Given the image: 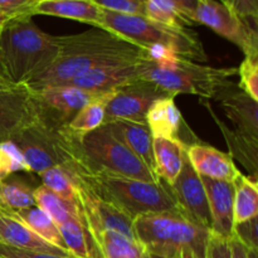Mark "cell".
I'll use <instances>...</instances> for the list:
<instances>
[{
  "label": "cell",
  "mask_w": 258,
  "mask_h": 258,
  "mask_svg": "<svg viewBox=\"0 0 258 258\" xmlns=\"http://www.w3.org/2000/svg\"><path fill=\"white\" fill-rule=\"evenodd\" d=\"M113 92L115 91L102 93V95L97 96L95 100L88 102L63 130L73 138L81 139L82 136L90 134L91 131L101 127L105 122L106 107H107V103L112 97Z\"/></svg>",
  "instance_id": "24"
},
{
  "label": "cell",
  "mask_w": 258,
  "mask_h": 258,
  "mask_svg": "<svg viewBox=\"0 0 258 258\" xmlns=\"http://www.w3.org/2000/svg\"><path fill=\"white\" fill-rule=\"evenodd\" d=\"M19 148L30 173L43 171L75 161L73 144L64 130H53L39 121L27 126L12 139Z\"/></svg>",
  "instance_id": "8"
},
{
  "label": "cell",
  "mask_w": 258,
  "mask_h": 258,
  "mask_svg": "<svg viewBox=\"0 0 258 258\" xmlns=\"http://www.w3.org/2000/svg\"><path fill=\"white\" fill-rule=\"evenodd\" d=\"M238 86L252 100L258 101V57H246L239 64Z\"/></svg>",
  "instance_id": "33"
},
{
  "label": "cell",
  "mask_w": 258,
  "mask_h": 258,
  "mask_svg": "<svg viewBox=\"0 0 258 258\" xmlns=\"http://www.w3.org/2000/svg\"><path fill=\"white\" fill-rule=\"evenodd\" d=\"M194 24H203L236 44L244 57H258L257 22L242 19L218 0H199Z\"/></svg>",
  "instance_id": "9"
},
{
  "label": "cell",
  "mask_w": 258,
  "mask_h": 258,
  "mask_svg": "<svg viewBox=\"0 0 258 258\" xmlns=\"http://www.w3.org/2000/svg\"><path fill=\"white\" fill-rule=\"evenodd\" d=\"M0 257L2 258H75V257L58 256V254L47 253V252H35V251H27V249H19V248H15V247H10L3 243H0Z\"/></svg>",
  "instance_id": "39"
},
{
  "label": "cell",
  "mask_w": 258,
  "mask_h": 258,
  "mask_svg": "<svg viewBox=\"0 0 258 258\" xmlns=\"http://www.w3.org/2000/svg\"><path fill=\"white\" fill-rule=\"evenodd\" d=\"M57 58L47 71L27 85L30 91L67 85L78 75L97 66L144 59V49L102 28L57 35Z\"/></svg>",
  "instance_id": "1"
},
{
  "label": "cell",
  "mask_w": 258,
  "mask_h": 258,
  "mask_svg": "<svg viewBox=\"0 0 258 258\" xmlns=\"http://www.w3.org/2000/svg\"><path fill=\"white\" fill-rule=\"evenodd\" d=\"M37 0H0V14L7 19L34 15Z\"/></svg>",
  "instance_id": "35"
},
{
  "label": "cell",
  "mask_w": 258,
  "mask_h": 258,
  "mask_svg": "<svg viewBox=\"0 0 258 258\" xmlns=\"http://www.w3.org/2000/svg\"><path fill=\"white\" fill-rule=\"evenodd\" d=\"M135 238L149 253L164 258L194 254L207 258L209 231L180 208L144 214L134 219Z\"/></svg>",
  "instance_id": "3"
},
{
  "label": "cell",
  "mask_w": 258,
  "mask_h": 258,
  "mask_svg": "<svg viewBox=\"0 0 258 258\" xmlns=\"http://www.w3.org/2000/svg\"><path fill=\"white\" fill-rule=\"evenodd\" d=\"M71 138L75 154V161L71 165L80 173L102 171L151 183L159 181L155 174L130 149L120 143L105 125L81 139Z\"/></svg>",
  "instance_id": "4"
},
{
  "label": "cell",
  "mask_w": 258,
  "mask_h": 258,
  "mask_svg": "<svg viewBox=\"0 0 258 258\" xmlns=\"http://www.w3.org/2000/svg\"><path fill=\"white\" fill-rule=\"evenodd\" d=\"M257 217L249 221L234 226L233 237L238 239L248 251L258 253V236H257Z\"/></svg>",
  "instance_id": "36"
},
{
  "label": "cell",
  "mask_w": 258,
  "mask_h": 258,
  "mask_svg": "<svg viewBox=\"0 0 258 258\" xmlns=\"http://www.w3.org/2000/svg\"><path fill=\"white\" fill-rule=\"evenodd\" d=\"M33 196H34L35 206L42 209V211H44L53 219V222L57 226H60L62 223H64L71 217H78V218L85 221L81 209H78L77 207L68 203V202L63 201L54 191L48 189L43 184L35 186Z\"/></svg>",
  "instance_id": "30"
},
{
  "label": "cell",
  "mask_w": 258,
  "mask_h": 258,
  "mask_svg": "<svg viewBox=\"0 0 258 258\" xmlns=\"http://www.w3.org/2000/svg\"><path fill=\"white\" fill-rule=\"evenodd\" d=\"M174 98L175 96L173 95L161 97L156 100L149 108L145 122L153 139H179L178 135L184 121Z\"/></svg>",
  "instance_id": "22"
},
{
  "label": "cell",
  "mask_w": 258,
  "mask_h": 258,
  "mask_svg": "<svg viewBox=\"0 0 258 258\" xmlns=\"http://www.w3.org/2000/svg\"><path fill=\"white\" fill-rule=\"evenodd\" d=\"M101 258H143L145 249L136 241L115 231H102L95 238Z\"/></svg>",
  "instance_id": "27"
},
{
  "label": "cell",
  "mask_w": 258,
  "mask_h": 258,
  "mask_svg": "<svg viewBox=\"0 0 258 258\" xmlns=\"http://www.w3.org/2000/svg\"><path fill=\"white\" fill-rule=\"evenodd\" d=\"M211 213V232L222 238L233 237V181L203 178Z\"/></svg>",
  "instance_id": "16"
},
{
  "label": "cell",
  "mask_w": 258,
  "mask_h": 258,
  "mask_svg": "<svg viewBox=\"0 0 258 258\" xmlns=\"http://www.w3.org/2000/svg\"><path fill=\"white\" fill-rule=\"evenodd\" d=\"M80 174L93 193L131 219L178 208L168 185L160 180L151 183L102 171Z\"/></svg>",
  "instance_id": "5"
},
{
  "label": "cell",
  "mask_w": 258,
  "mask_h": 258,
  "mask_svg": "<svg viewBox=\"0 0 258 258\" xmlns=\"http://www.w3.org/2000/svg\"><path fill=\"white\" fill-rule=\"evenodd\" d=\"M0 258H2V257H0Z\"/></svg>",
  "instance_id": "46"
},
{
  "label": "cell",
  "mask_w": 258,
  "mask_h": 258,
  "mask_svg": "<svg viewBox=\"0 0 258 258\" xmlns=\"http://www.w3.org/2000/svg\"><path fill=\"white\" fill-rule=\"evenodd\" d=\"M143 258H164V257L156 256V254L149 253V252H146V251H145V253H144V257H143Z\"/></svg>",
  "instance_id": "43"
},
{
  "label": "cell",
  "mask_w": 258,
  "mask_h": 258,
  "mask_svg": "<svg viewBox=\"0 0 258 258\" xmlns=\"http://www.w3.org/2000/svg\"><path fill=\"white\" fill-rule=\"evenodd\" d=\"M35 121L32 92L27 86L0 87V143L12 140Z\"/></svg>",
  "instance_id": "13"
},
{
  "label": "cell",
  "mask_w": 258,
  "mask_h": 258,
  "mask_svg": "<svg viewBox=\"0 0 258 258\" xmlns=\"http://www.w3.org/2000/svg\"><path fill=\"white\" fill-rule=\"evenodd\" d=\"M7 20H8V19H7V18L4 17V15H2V14H0V27H2V25L4 24V23L7 22Z\"/></svg>",
  "instance_id": "44"
},
{
  "label": "cell",
  "mask_w": 258,
  "mask_h": 258,
  "mask_svg": "<svg viewBox=\"0 0 258 258\" xmlns=\"http://www.w3.org/2000/svg\"><path fill=\"white\" fill-rule=\"evenodd\" d=\"M10 213L17 217L19 221H22L28 228L32 229L40 238H43L53 246L58 247V248L63 249V251L68 252L59 233L58 226L44 211L38 208L37 206H33L29 208L22 209V211L10 212Z\"/></svg>",
  "instance_id": "26"
},
{
  "label": "cell",
  "mask_w": 258,
  "mask_h": 258,
  "mask_svg": "<svg viewBox=\"0 0 258 258\" xmlns=\"http://www.w3.org/2000/svg\"><path fill=\"white\" fill-rule=\"evenodd\" d=\"M34 189L24 178L17 175L0 180V207L5 211H22L35 206Z\"/></svg>",
  "instance_id": "29"
},
{
  "label": "cell",
  "mask_w": 258,
  "mask_h": 258,
  "mask_svg": "<svg viewBox=\"0 0 258 258\" xmlns=\"http://www.w3.org/2000/svg\"><path fill=\"white\" fill-rule=\"evenodd\" d=\"M233 221L234 226L258 216L257 178L239 173L233 180Z\"/></svg>",
  "instance_id": "25"
},
{
  "label": "cell",
  "mask_w": 258,
  "mask_h": 258,
  "mask_svg": "<svg viewBox=\"0 0 258 258\" xmlns=\"http://www.w3.org/2000/svg\"><path fill=\"white\" fill-rule=\"evenodd\" d=\"M214 100L233 125V130L239 134L258 139V107L257 102L242 91L237 83L226 81L216 95Z\"/></svg>",
  "instance_id": "14"
},
{
  "label": "cell",
  "mask_w": 258,
  "mask_h": 258,
  "mask_svg": "<svg viewBox=\"0 0 258 258\" xmlns=\"http://www.w3.org/2000/svg\"><path fill=\"white\" fill-rule=\"evenodd\" d=\"M103 125L154 173L153 136L146 123L118 120Z\"/></svg>",
  "instance_id": "19"
},
{
  "label": "cell",
  "mask_w": 258,
  "mask_h": 258,
  "mask_svg": "<svg viewBox=\"0 0 258 258\" xmlns=\"http://www.w3.org/2000/svg\"><path fill=\"white\" fill-rule=\"evenodd\" d=\"M37 120L53 130H62L92 100L102 93L90 92L71 85L30 91Z\"/></svg>",
  "instance_id": "10"
},
{
  "label": "cell",
  "mask_w": 258,
  "mask_h": 258,
  "mask_svg": "<svg viewBox=\"0 0 258 258\" xmlns=\"http://www.w3.org/2000/svg\"><path fill=\"white\" fill-rule=\"evenodd\" d=\"M168 96L155 85L146 81H135L117 88L106 107L105 122L125 120L146 123V113L156 100Z\"/></svg>",
  "instance_id": "11"
},
{
  "label": "cell",
  "mask_w": 258,
  "mask_h": 258,
  "mask_svg": "<svg viewBox=\"0 0 258 258\" xmlns=\"http://www.w3.org/2000/svg\"><path fill=\"white\" fill-rule=\"evenodd\" d=\"M145 17L159 24L179 29L194 25L169 0H146Z\"/></svg>",
  "instance_id": "31"
},
{
  "label": "cell",
  "mask_w": 258,
  "mask_h": 258,
  "mask_svg": "<svg viewBox=\"0 0 258 258\" xmlns=\"http://www.w3.org/2000/svg\"><path fill=\"white\" fill-rule=\"evenodd\" d=\"M37 2H43V0H37Z\"/></svg>",
  "instance_id": "45"
},
{
  "label": "cell",
  "mask_w": 258,
  "mask_h": 258,
  "mask_svg": "<svg viewBox=\"0 0 258 258\" xmlns=\"http://www.w3.org/2000/svg\"><path fill=\"white\" fill-rule=\"evenodd\" d=\"M0 243L19 249L35 252H47L58 256L72 257L68 252L48 243L9 211L0 207Z\"/></svg>",
  "instance_id": "18"
},
{
  "label": "cell",
  "mask_w": 258,
  "mask_h": 258,
  "mask_svg": "<svg viewBox=\"0 0 258 258\" xmlns=\"http://www.w3.org/2000/svg\"><path fill=\"white\" fill-rule=\"evenodd\" d=\"M39 178L43 185L54 191L63 201L73 204L82 211L78 199L77 179L70 165H59L48 169L39 174Z\"/></svg>",
  "instance_id": "28"
},
{
  "label": "cell",
  "mask_w": 258,
  "mask_h": 258,
  "mask_svg": "<svg viewBox=\"0 0 258 258\" xmlns=\"http://www.w3.org/2000/svg\"><path fill=\"white\" fill-rule=\"evenodd\" d=\"M57 55V35L43 32L32 17L8 19L0 28V66L13 86L29 85Z\"/></svg>",
  "instance_id": "2"
},
{
  "label": "cell",
  "mask_w": 258,
  "mask_h": 258,
  "mask_svg": "<svg viewBox=\"0 0 258 258\" xmlns=\"http://www.w3.org/2000/svg\"><path fill=\"white\" fill-rule=\"evenodd\" d=\"M34 15L64 18L98 28L102 8L93 0H43L35 5Z\"/></svg>",
  "instance_id": "20"
},
{
  "label": "cell",
  "mask_w": 258,
  "mask_h": 258,
  "mask_svg": "<svg viewBox=\"0 0 258 258\" xmlns=\"http://www.w3.org/2000/svg\"><path fill=\"white\" fill-rule=\"evenodd\" d=\"M209 113L213 117L214 122L217 123L221 133L226 140L227 146H228L229 155L233 160H237L246 170H248V175L252 178H257V169H258V139L249 138V136L239 134L234 131L233 128L228 127L218 116L214 113L213 108L209 103H206Z\"/></svg>",
  "instance_id": "23"
},
{
  "label": "cell",
  "mask_w": 258,
  "mask_h": 258,
  "mask_svg": "<svg viewBox=\"0 0 258 258\" xmlns=\"http://www.w3.org/2000/svg\"><path fill=\"white\" fill-rule=\"evenodd\" d=\"M100 8L121 14L144 15L146 0H93Z\"/></svg>",
  "instance_id": "34"
},
{
  "label": "cell",
  "mask_w": 258,
  "mask_h": 258,
  "mask_svg": "<svg viewBox=\"0 0 258 258\" xmlns=\"http://www.w3.org/2000/svg\"><path fill=\"white\" fill-rule=\"evenodd\" d=\"M98 28L118 35L141 49H148L153 45H165L173 48L184 59L206 62L208 58L197 33L188 28L166 27L144 15L121 14L102 9Z\"/></svg>",
  "instance_id": "6"
},
{
  "label": "cell",
  "mask_w": 258,
  "mask_h": 258,
  "mask_svg": "<svg viewBox=\"0 0 258 258\" xmlns=\"http://www.w3.org/2000/svg\"><path fill=\"white\" fill-rule=\"evenodd\" d=\"M207 258H233L229 239L222 238L211 232L207 246Z\"/></svg>",
  "instance_id": "38"
},
{
  "label": "cell",
  "mask_w": 258,
  "mask_h": 258,
  "mask_svg": "<svg viewBox=\"0 0 258 258\" xmlns=\"http://www.w3.org/2000/svg\"><path fill=\"white\" fill-rule=\"evenodd\" d=\"M15 173H30L19 148L12 140L0 143V180Z\"/></svg>",
  "instance_id": "32"
},
{
  "label": "cell",
  "mask_w": 258,
  "mask_h": 258,
  "mask_svg": "<svg viewBox=\"0 0 258 258\" xmlns=\"http://www.w3.org/2000/svg\"><path fill=\"white\" fill-rule=\"evenodd\" d=\"M154 174L166 185H173L183 166L185 148L180 139H153Z\"/></svg>",
  "instance_id": "21"
},
{
  "label": "cell",
  "mask_w": 258,
  "mask_h": 258,
  "mask_svg": "<svg viewBox=\"0 0 258 258\" xmlns=\"http://www.w3.org/2000/svg\"><path fill=\"white\" fill-rule=\"evenodd\" d=\"M178 208L193 221L206 227L211 231V213H209L208 199L202 176L197 174L189 163L186 154L184 156L180 174L175 179L173 185L169 186Z\"/></svg>",
  "instance_id": "12"
},
{
  "label": "cell",
  "mask_w": 258,
  "mask_h": 258,
  "mask_svg": "<svg viewBox=\"0 0 258 258\" xmlns=\"http://www.w3.org/2000/svg\"><path fill=\"white\" fill-rule=\"evenodd\" d=\"M229 244H231L232 256L233 258H257V253L248 251L241 242L237 238L232 237L229 238Z\"/></svg>",
  "instance_id": "41"
},
{
  "label": "cell",
  "mask_w": 258,
  "mask_h": 258,
  "mask_svg": "<svg viewBox=\"0 0 258 258\" xmlns=\"http://www.w3.org/2000/svg\"><path fill=\"white\" fill-rule=\"evenodd\" d=\"M237 72V67H211L184 58L169 68H160L143 59L139 80L153 83L168 95L188 93L208 100L213 98L218 88Z\"/></svg>",
  "instance_id": "7"
},
{
  "label": "cell",
  "mask_w": 258,
  "mask_h": 258,
  "mask_svg": "<svg viewBox=\"0 0 258 258\" xmlns=\"http://www.w3.org/2000/svg\"><path fill=\"white\" fill-rule=\"evenodd\" d=\"M242 19L257 22L258 0H218Z\"/></svg>",
  "instance_id": "37"
},
{
  "label": "cell",
  "mask_w": 258,
  "mask_h": 258,
  "mask_svg": "<svg viewBox=\"0 0 258 258\" xmlns=\"http://www.w3.org/2000/svg\"><path fill=\"white\" fill-rule=\"evenodd\" d=\"M9 86H13V85L7 80L4 72H3L2 66H0V87H9Z\"/></svg>",
  "instance_id": "42"
},
{
  "label": "cell",
  "mask_w": 258,
  "mask_h": 258,
  "mask_svg": "<svg viewBox=\"0 0 258 258\" xmlns=\"http://www.w3.org/2000/svg\"><path fill=\"white\" fill-rule=\"evenodd\" d=\"M141 62L143 59H134L97 66L78 75L67 85L95 93L115 91L122 86L139 81Z\"/></svg>",
  "instance_id": "15"
},
{
  "label": "cell",
  "mask_w": 258,
  "mask_h": 258,
  "mask_svg": "<svg viewBox=\"0 0 258 258\" xmlns=\"http://www.w3.org/2000/svg\"><path fill=\"white\" fill-rule=\"evenodd\" d=\"M173 5H175L176 9L184 15L188 20L193 23V14L198 7L199 0H169ZM194 24V23H193Z\"/></svg>",
  "instance_id": "40"
},
{
  "label": "cell",
  "mask_w": 258,
  "mask_h": 258,
  "mask_svg": "<svg viewBox=\"0 0 258 258\" xmlns=\"http://www.w3.org/2000/svg\"><path fill=\"white\" fill-rule=\"evenodd\" d=\"M0 28H2V27H0Z\"/></svg>",
  "instance_id": "47"
},
{
  "label": "cell",
  "mask_w": 258,
  "mask_h": 258,
  "mask_svg": "<svg viewBox=\"0 0 258 258\" xmlns=\"http://www.w3.org/2000/svg\"><path fill=\"white\" fill-rule=\"evenodd\" d=\"M186 158L197 174L213 180L233 181L241 171L228 153L196 141L184 145Z\"/></svg>",
  "instance_id": "17"
}]
</instances>
